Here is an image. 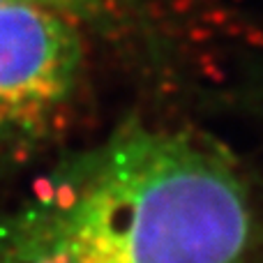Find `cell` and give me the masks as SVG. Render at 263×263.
<instances>
[{
  "label": "cell",
  "mask_w": 263,
  "mask_h": 263,
  "mask_svg": "<svg viewBox=\"0 0 263 263\" xmlns=\"http://www.w3.org/2000/svg\"><path fill=\"white\" fill-rule=\"evenodd\" d=\"M0 263H263V199L217 141L127 118L0 215Z\"/></svg>",
  "instance_id": "6da1fadb"
},
{
  "label": "cell",
  "mask_w": 263,
  "mask_h": 263,
  "mask_svg": "<svg viewBox=\"0 0 263 263\" xmlns=\"http://www.w3.org/2000/svg\"><path fill=\"white\" fill-rule=\"evenodd\" d=\"M92 51L67 18L0 5V173L32 164L72 132L90 86Z\"/></svg>",
  "instance_id": "7a4b0ae2"
},
{
  "label": "cell",
  "mask_w": 263,
  "mask_h": 263,
  "mask_svg": "<svg viewBox=\"0 0 263 263\" xmlns=\"http://www.w3.org/2000/svg\"><path fill=\"white\" fill-rule=\"evenodd\" d=\"M72 21L95 49L157 72L224 40L229 14L217 0H0Z\"/></svg>",
  "instance_id": "3957f363"
}]
</instances>
